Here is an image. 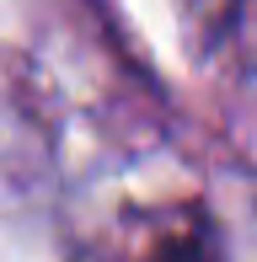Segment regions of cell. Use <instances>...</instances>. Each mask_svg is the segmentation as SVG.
Instances as JSON below:
<instances>
[{"label": "cell", "mask_w": 257, "mask_h": 262, "mask_svg": "<svg viewBox=\"0 0 257 262\" xmlns=\"http://www.w3.org/2000/svg\"><path fill=\"white\" fill-rule=\"evenodd\" d=\"M220 235H215V220L204 209H193L177 230H166L161 241H150V252L139 262H220Z\"/></svg>", "instance_id": "6da1fadb"}, {"label": "cell", "mask_w": 257, "mask_h": 262, "mask_svg": "<svg viewBox=\"0 0 257 262\" xmlns=\"http://www.w3.org/2000/svg\"><path fill=\"white\" fill-rule=\"evenodd\" d=\"M241 11H247V0H182V21H188V32H193L198 49L230 38L236 21H241Z\"/></svg>", "instance_id": "7a4b0ae2"}]
</instances>
